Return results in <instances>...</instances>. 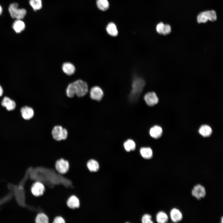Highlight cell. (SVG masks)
Segmentation results:
<instances>
[{
    "label": "cell",
    "instance_id": "6",
    "mask_svg": "<svg viewBox=\"0 0 223 223\" xmlns=\"http://www.w3.org/2000/svg\"><path fill=\"white\" fill-rule=\"evenodd\" d=\"M55 167L56 170L58 173L61 174H65L69 170V164L67 160L61 158L56 161Z\"/></svg>",
    "mask_w": 223,
    "mask_h": 223
},
{
    "label": "cell",
    "instance_id": "30",
    "mask_svg": "<svg viewBox=\"0 0 223 223\" xmlns=\"http://www.w3.org/2000/svg\"><path fill=\"white\" fill-rule=\"evenodd\" d=\"M65 222L63 218L60 216H55L53 220L52 223H65Z\"/></svg>",
    "mask_w": 223,
    "mask_h": 223
},
{
    "label": "cell",
    "instance_id": "32",
    "mask_svg": "<svg viewBox=\"0 0 223 223\" xmlns=\"http://www.w3.org/2000/svg\"><path fill=\"white\" fill-rule=\"evenodd\" d=\"M3 90L2 86L0 85V97L3 94Z\"/></svg>",
    "mask_w": 223,
    "mask_h": 223
},
{
    "label": "cell",
    "instance_id": "33",
    "mask_svg": "<svg viewBox=\"0 0 223 223\" xmlns=\"http://www.w3.org/2000/svg\"><path fill=\"white\" fill-rule=\"evenodd\" d=\"M2 12V7L0 5V15H1Z\"/></svg>",
    "mask_w": 223,
    "mask_h": 223
},
{
    "label": "cell",
    "instance_id": "27",
    "mask_svg": "<svg viewBox=\"0 0 223 223\" xmlns=\"http://www.w3.org/2000/svg\"><path fill=\"white\" fill-rule=\"evenodd\" d=\"M66 93L67 96L69 98H72L75 95V92L73 82L70 83L68 85L66 90Z\"/></svg>",
    "mask_w": 223,
    "mask_h": 223
},
{
    "label": "cell",
    "instance_id": "25",
    "mask_svg": "<svg viewBox=\"0 0 223 223\" xmlns=\"http://www.w3.org/2000/svg\"><path fill=\"white\" fill-rule=\"evenodd\" d=\"M96 4L98 8L102 11L107 10L109 6L107 0H97Z\"/></svg>",
    "mask_w": 223,
    "mask_h": 223
},
{
    "label": "cell",
    "instance_id": "28",
    "mask_svg": "<svg viewBox=\"0 0 223 223\" xmlns=\"http://www.w3.org/2000/svg\"><path fill=\"white\" fill-rule=\"evenodd\" d=\"M142 221L143 223H152L153 222L151 220V215L148 214H145L142 216Z\"/></svg>",
    "mask_w": 223,
    "mask_h": 223
},
{
    "label": "cell",
    "instance_id": "3",
    "mask_svg": "<svg viewBox=\"0 0 223 223\" xmlns=\"http://www.w3.org/2000/svg\"><path fill=\"white\" fill-rule=\"evenodd\" d=\"M75 92V95L79 97H83L88 92L87 83L81 80H78L73 82Z\"/></svg>",
    "mask_w": 223,
    "mask_h": 223
},
{
    "label": "cell",
    "instance_id": "14",
    "mask_svg": "<svg viewBox=\"0 0 223 223\" xmlns=\"http://www.w3.org/2000/svg\"><path fill=\"white\" fill-rule=\"evenodd\" d=\"M162 132V128L160 126L157 125H155L150 129L149 134L152 138L157 139L161 136Z\"/></svg>",
    "mask_w": 223,
    "mask_h": 223
},
{
    "label": "cell",
    "instance_id": "21",
    "mask_svg": "<svg viewBox=\"0 0 223 223\" xmlns=\"http://www.w3.org/2000/svg\"><path fill=\"white\" fill-rule=\"evenodd\" d=\"M199 133L203 136L208 137L212 134V130L211 128L207 125H203L199 128Z\"/></svg>",
    "mask_w": 223,
    "mask_h": 223
},
{
    "label": "cell",
    "instance_id": "24",
    "mask_svg": "<svg viewBox=\"0 0 223 223\" xmlns=\"http://www.w3.org/2000/svg\"><path fill=\"white\" fill-rule=\"evenodd\" d=\"M156 220L159 223H165L168 221V216L165 212L160 211L156 214Z\"/></svg>",
    "mask_w": 223,
    "mask_h": 223
},
{
    "label": "cell",
    "instance_id": "19",
    "mask_svg": "<svg viewBox=\"0 0 223 223\" xmlns=\"http://www.w3.org/2000/svg\"><path fill=\"white\" fill-rule=\"evenodd\" d=\"M140 153L141 156L144 159H149L153 156V151L150 147H142L140 149Z\"/></svg>",
    "mask_w": 223,
    "mask_h": 223
},
{
    "label": "cell",
    "instance_id": "22",
    "mask_svg": "<svg viewBox=\"0 0 223 223\" xmlns=\"http://www.w3.org/2000/svg\"><path fill=\"white\" fill-rule=\"evenodd\" d=\"M123 146L126 151L129 152L135 150L136 148V145L133 140L129 139L124 142Z\"/></svg>",
    "mask_w": 223,
    "mask_h": 223
},
{
    "label": "cell",
    "instance_id": "29",
    "mask_svg": "<svg viewBox=\"0 0 223 223\" xmlns=\"http://www.w3.org/2000/svg\"><path fill=\"white\" fill-rule=\"evenodd\" d=\"M171 27L168 24H164L162 34L166 35L169 34L171 32Z\"/></svg>",
    "mask_w": 223,
    "mask_h": 223
},
{
    "label": "cell",
    "instance_id": "26",
    "mask_svg": "<svg viewBox=\"0 0 223 223\" xmlns=\"http://www.w3.org/2000/svg\"><path fill=\"white\" fill-rule=\"evenodd\" d=\"M29 3L35 11L39 10L42 7V0H29Z\"/></svg>",
    "mask_w": 223,
    "mask_h": 223
},
{
    "label": "cell",
    "instance_id": "11",
    "mask_svg": "<svg viewBox=\"0 0 223 223\" xmlns=\"http://www.w3.org/2000/svg\"><path fill=\"white\" fill-rule=\"evenodd\" d=\"M2 106L6 107L7 109L11 111L14 110L16 106L15 102L7 97H5L1 102Z\"/></svg>",
    "mask_w": 223,
    "mask_h": 223
},
{
    "label": "cell",
    "instance_id": "4",
    "mask_svg": "<svg viewBox=\"0 0 223 223\" xmlns=\"http://www.w3.org/2000/svg\"><path fill=\"white\" fill-rule=\"evenodd\" d=\"M216 19V12L212 10L203 11L199 13L197 17V21L199 23H204L208 20L215 21Z\"/></svg>",
    "mask_w": 223,
    "mask_h": 223
},
{
    "label": "cell",
    "instance_id": "23",
    "mask_svg": "<svg viewBox=\"0 0 223 223\" xmlns=\"http://www.w3.org/2000/svg\"><path fill=\"white\" fill-rule=\"evenodd\" d=\"M49 218L47 215L43 212L38 213L35 218L36 223H49Z\"/></svg>",
    "mask_w": 223,
    "mask_h": 223
},
{
    "label": "cell",
    "instance_id": "12",
    "mask_svg": "<svg viewBox=\"0 0 223 223\" xmlns=\"http://www.w3.org/2000/svg\"><path fill=\"white\" fill-rule=\"evenodd\" d=\"M20 111L23 118L25 120H29L33 116L34 114L33 110L30 107L28 106L23 107L21 108Z\"/></svg>",
    "mask_w": 223,
    "mask_h": 223
},
{
    "label": "cell",
    "instance_id": "9",
    "mask_svg": "<svg viewBox=\"0 0 223 223\" xmlns=\"http://www.w3.org/2000/svg\"><path fill=\"white\" fill-rule=\"evenodd\" d=\"M144 99L146 103L149 106H153L157 104L159 102V98L154 92H148L144 96Z\"/></svg>",
    "mask_w": 223,
    "mask_h": 223
},
{
    "label": "cell",
    "instance_id": "8",
    "mask_svg": "<svg viewBox=\"0 0 223 223\" xmlns=\"http://www.w3.org/2000/svg\"><path fill=\"white\" fill-rule=\"evenodd\" d=\"M90 97L94 100L99 101L103 98L104 93L103 90L98 86H94L92 87L90 91Z\"/></svg>",
    "mask_w": 223,
    "mask_h": 223
},
{
    "label": "cell",
    "instance_id": "5",
    "mask_svg": "<svg viewBox=\"0 0 223 223\" xmlns=\"http://www.w3.org/2000/svg\"><path fill=\"white\" fill-rule=\"evenodd\" d=\"M53 138L57 141L66 139L68 136V131L62 126L56 125L54 127L52 131Z\"/></svg>",
    "mask_w": 223,
    "mask_h": 223
},
{
    "label": "cell",
    "instance_id": "1",
    "mask_svg": "<svg viewBox=\"0 0 223 223\" xmlns=\"http://www.w3.org/2000/svg\"><path fill=\"white\" fill-rule=\"evenodd\" d=\"M145 85L144 80L141 77H135L133 80L132 89L129 95L131 102L136 101L138 98Z\"/></svg>",
    "mask_w": 223,
    "mask_h": 223
},
{
    "label": "cell",
    "instance_id": "15",
    "mask_svg": "<svg viewBox=\"0 0 223 223\" xmlns=\"http://www.w3.org/2000/svg\"><path fill=\"white\" fill-rule=\"evenodd\" d=\"M86 165L89 170L92 172L98 171L100 168L99 162L96 160L94 159L89 160L87 163Z\"/></svg>",
    "mask_w": 223,
    "mask_h": 223
},
{
    "label": "cell",
    "instance_id": "31",
    "mask_svg": "<svg viewBox=\"0 0 223 223\" xmlns=\"http://www.w3.org/2000/svg\"><path fill=\"white\" fill-rule=\"evenodd\" d=\"M164 24L162 22H160L158 24L156 27V30L157 32L160 34H162Z\"/></svg>",
    "mask_w": 223,
    "mask_h": 223
},
{
    "label": "cell",
    "instance_id": "13",
    "mask_svg": "<svg viewBox=\"0 0 223 223\" xmlns=\"http://www.w3.org/2000/svg\"><path fill=\"white\" fill-rule=\"evenodd\" d=\"M170 216L172 221L174 222H177L182 218V215L181 212L178 209L173 208L171 209Z\"/></svg>",
    "mask_w": 223,
    "mask_h": 223
},
{
    "label": "cell",
    "instance_id": "34",
    "mask_svg": "<svg viewBox=\"0 0 223 223\" xmlns=\"http://www.w3.org/2000/svg\"><path fill=\"white\" fill-rule=\"evenodd\" d=\"M223 217H222V218H221V221H222L221 222H222V223H223Z\"/></svg>",
    "mask_w": 223,
    "mask_h": 223
},
{
    "label": "cell",
    "instance_id": "7",
    "mask_svg": "<svg viewBox=\"0 0 223 223\" xmlns=\"http://www.w3.org/2000/svg\"><path fill=\"white\" fill-rule=\"evenodd\" d=\"M45 190V187L44 185L39 181H36L33 182L30 188L32 194L35 197L42 195Z\"/></svg>",
    "mask_w": 223,
    "mask_h": 223
},
{
    "label": "cell",
    "instance_id": "18",
    "mask_svg": "<svg viewBox=\"0 0 223 223\" xmlns=\"http://www.w3.org/2000/svg\"><path fill=\"white\" fill-rule=\"evenodd\" d=\"M25 24L21 20H16L12 24V28L17 33H20L25 28Z\"/></svg>",
    "mask_w": 223,
    "mask_h": 223
},
{
    "label": "cell",
    "instance_id": "2",
    "mask_svg": "<svg viewBox=\"0 0 223 223\" xmlns=\"http://www.w3.org/2000/svg\"><path fill=\"white\" fill-rule=\"evenodd\" d=\"M8 11L11 17L16 20H22L26 15V11L23 8H19L18 4L13 3L9 5Z\"/></svg>",
    "mask_w": 223,
    "mask_h": 223
},
{
    "label": "cell",
    "instance_id": "17",
    "mask_svg": "<svg viewBox=\"0 0 223 223\" xmlns=\"http://www.w3.org/2000/svg\"><path fill=\"white\" fill-rule=\"evenodd\" d=\"M68 206L70 208L75 209L79 208L80 201L78 198L74 195L70 196L67 201Z\"/></svg>",
    "mask_w": 223,
    "mask_h": 223
},
{
    "label": "cell",
    "instance_id": "16",
    "mask_svg": "<svg viewBox=\"0 0 223 223\" xmlns=\"http://www.w3.org/2000/svg\"><path fill=\"white\" fill-rule=\"evenodd\" d=\"M62 69L65 74L69 76L74 74L76 70L74 65L70 62L64 63L62 65Z\"/></svg>",
    "mask_w": 223,
    "mask_h": 223
},
{
    "label": "cell",
    "instance_id": "10",
    "mask_svg": "<svg viewBox=\"0 0 223 223\" xmlns=\"http://www.w3.org/2000/svg\"><path fill=\"white\" fill-rule=\"evenodd\" d=\"M191 194L192 196L197 199H200L205 196L206 190L203 186L200 184H197L194 187Z\"/></svg>",
    "mask_w": 223,
    "mask_h": 223
},
{
    "label": "cell",
    "instance_id": "20",
    "mask_svg": "<svg viewBox=\"0 0 223 223\" xmlns=\"http://www.w3.org/2000/svg\"><path fill=\"white\" fill-rule=\"evenodd\" d=\"M106 29L108 34L112 36L116 37L118 34L116 25L113 22H110L107 24Z\"/></svg>",
    "mask_w": 223,
    "mask_h": 223
}]
</instances>
